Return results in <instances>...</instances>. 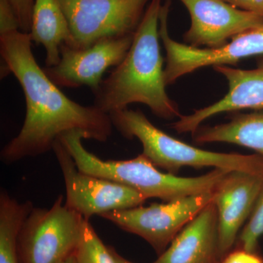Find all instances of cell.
Returning <instances> with one entry per match:
<instances>
[{
  "label": "cell",
  "mask_w": 263,
  "mask_h": 263,
  "mask_svg": "<svg viewBox=\"0 0 263 263\" xmlns=\"http://www.w3.org/2000/svg\"><path fill=\"white\" fill-rule=\"evenodd\" d=\"M134 34L105 38L86 48H74L62 44L60 61L45 72L59 87L86 86L92 92L98 90L104 73L122 62L131 47Z\"/></svg>",
  "instance_id": "30bf717a"
},
{
  "label": "cell",
  "mask_w": 263,
  "mask_h": 263,
  "mask_svg": "<svg viewBox=\"0 0 263 263\" xmlns=\"http://www.w3.org/2000/svg\"><path fill=\"white\" fill-rule=\"evenodd\" d=\"M18 17L21 32L29 33L32 27V18L34 0H8Z\"/></svg>",
  "instance_id": "ffe728a7"
},
{
  "label": "cell",
  "mask_w": 263,
  "mask_h": 263,
  "mask_svg": "<svg viewBox=\"0 0 263 263\" xmlns=\"http://www.w3.org/2000/svg\"><path fill=\"white\" fill-rule=\"evenodd\" d=\"M219 263H263V258L257 252H248L235 248Z\"/></svg>",
  "instance_id": "7402d4cb"
},
{
  "label": "cell",
  "mask_w": 263,
  "mask_h": 263,
  "mask_svg": "<svg viewBox=\"0 0 263 263\" xmlns=\"http://www.w3.org/2000/svg\"><path fill=\"white\" fill-rule=\"evenodd\" d=\"M20 31L18 17L8 0H0V35Z\"/></svg>",
  "instance_id": "44dd1931"
},
{
  "label": "cell",
  "mask_w": 263,
  "mask_h": 263,
  "mask_svg": "<svg viewBox=\"0 0 263 263\" xmlns=\"http://www.w3.org/2000/svg\"><path fill=\"white\" fill-rule=\"evenodd\" d=\"M263 235V179L253 211L237 239L236 249L257 252L259 238Z\"/></svg>",
  "instance_id": "d6986e66"
},
{
  "label": "cell",
  "mask_w": 263,
  "mask_h": 263,
  "mask_svg": "<svg viewBox=\"0 0 263 263\" xmlns=\"http://www.w3.org/2000/svg\"><path fill=\"white\" fill-rule=\"evenodd\" d=\"M73 45L86 48L105 38L134 34L151 0H60Z\"/></svg>",
  "instance_id": "8992f818"
},
{
  "label": "cell",
  "mask_w": 263,
  "mask_h": 263,
  "mask_svg": "<svg viewBox=\"0 0 263 263\" xmlns=\"http://www.w3.org/2000/svg\"><path fill=\"white\" fill-rule=\"evenodd\" d=\"M32 202H19L5 190L0 193V263H20L18 238L24 221L34 209Z\"/></svg>",
  "instance_id": "e0dca14e"
},
{
  "label": "cell",
  "mask_w": 263,
  "mask_h": 263,
  "mask_svg": "<svg viewBox=\"0 0 263 263\" xmlns=\"http://www.w3.org/2000/svg\"><path fill=\"white\" fill-rule=\"evenodd\" d=\"M171 5V0L162 4L159 24V34L166 51L164 77L167 86L202 67L235 65L243 59L263 56V26L240 33L219 48H196L177 42L170 36L167 27Z\"/></svg>",
  "instance_id": "52a82bcc"
},
{
  "label": "cell",
  "mask_w": 263,
  "mask_h": 263,
  "mask_svg": "<svg viewBox=\"0 0 263 263\" xmlns=\"http://www.w3.org/2000/svg\"><path fill=\"white\" fill-rule=\"evenodd\" d=\"M57 263H76L75 254H70L68 257H66V258L62 259L60 262Z\"/></svg>",
  "instance_id": "d4e9b609"
},
{
  "label": "cell",
  "mask_w": 263,
  "mask_h": 263,
  "mask_svg": "<svg viewBox=\"0 0 263 263\" xmlns=\"http://www.w3.org/2000/svg\"><path fill=\"white\" fill-rule=\"evenodd\" d=\"M229 4L263 17V0H224Z\"/></svg>",
  "instance_id": "603a6c76"
},
{
  "label": "cell",
  "mask_w": 263,
  "mask_h": 263,
  "mask_svg": "<svg viewBox=\"0 0 263 263\" xmlns=\"http://www.w3.org/2000/svg\"><path fill=\"white\" fill-rule=\"evenodd\" d=\"M32 43L30 34L19 30L0 35L4 72L13 74L26 101L23 126L1 151V160L10 164L43 155L71 132L82 133L85 139L108 141L114 128L110 115L67 98L38 65Z\"/></svg>",
  "instance_id": "6da1fadb"
},
{
  "label": "cell",
  "mask_w": 263,
  "mask_h": 263,
  "mask_svg": "<svg viewBox=\"0 0 263 263\" xmlns=\"http://www.w3.org/2000/svg\"><path fill=\"white\" fill-rule=\"evenodd\" d=\"M228 81L229 90L216 103L195 110L190 115L181 116L171 127L179 134L193 135L202 122L217 114L242 110H263V56L257 67L251 70L233 68L228 65L213 67Z\"/></svg>",
  "instance_id": "4fadbf2b"
},
{
  "label": "cell",
  "mask_w": 263,
  "mask_h": 263,
  "mask_svg": "<svg viewBox=\"0 0 263 263\" xmlns=\"http://www.w3.org/2000/svg\"><path fill=\"white\" fill-rule=\"evenodd\" d=\"M180 1L191 18L183 41L193 47H221L240 33L263 26V17L239 9L224 0Z\"/></svg>",
  "instance_id": "8fae6325"
},
{
  "label": "cell",
  "mask_w": 263,
  "mask_h": 263,
  "mask_svg": "<svg viewBox=\"0 0 263 263\" xmlns=\"http://www.w3.org/2000/svg\"><path fill=\"white\" fill-rule=\"evenodd\" d=\"M85 219L60 195L50 209L34 208L18 238L20 263H57L75 252Z\"/></svg>",
  "instance_id": "5b68a950"
},
{
  "label": "cell",
  "mask_w": 263,
  "mask_h": 263,
  "mask_svg": "<svg viewBox=\"0 0 263 263\" xmlns=\"http://www.w3.org/2000/svg\"><path fill=\"white\" fill-rule=\"evenodd\" d=\"M74 254L76 263H117L112 247L104 245L89 220L86 219Z\"/></svg>",
  "instance_id": "ac0fdd59"
},
{
  "label": "cell",
  "mask_w": 263,
  "mask_h": 263,
  "mask_svg": "<svg viewBox=\"0 0 263 263\" xmlns=\"http://www.w3.org/2000/svg\"><path fill=\"white\" fill-rule=\"evenodd\" d=\"M32 42L46 49V67H53L60 61L62 44L72 47L73 38L60 0H34L32 27Z\"/></svg>",
  "instance_id": "9a60e30c"
},
{
  "label": "cell",
  "mask_w": 263,
  "mask_h": 263,
  "mask_svg": "<svg viewBox=\"0 0 263 263\" xmlns=\"http://www.w3.org/2000/svg\"><path fill=\"white\" fill-rule=\"evenodd\" d=\"M263 174L228 171L212 190L213 202L219 221L220 261L232 251L238 233L245 227L258 197Z\"/></svg>",
  "instance_id": "7c38bea8"
},
{
  "label": "cell",
  "mask_w": 263,
  "mask_h": 263,
  "mask_svg": "<svg viewBox=\"0 0 263 263\" xmlns=\"http://www.w3.org/2000/svg\"><path fill=\"white\" fill-rule=\"evenodd\" d=\"M53 151L61 168L66 189V206L86 220L95 215L141 206L147 198L123 183L81 172L60 138Z\"/></svg>",
  "instance_id": "9c48e42d"
},
{
  "label": "cell",
  "mask_w": 263,
  "mask_h": 263,
  "mask_svg": "<svg viewBox=\"0 0 263 263\" xmlns=\"http://www.w3.org/2000/svg\"><path fill=\"white\" fill-rule=\"evenodd\" d=\"M197 144L228 143L246 147L263 156V110L235 114L229 122L200 125L193 134Z\"/></svg>",
  "instance_id": "2e32d148"
},
{
  "label": "cell",
  "mask_w": 263,
  "mask_h": 263,
  "mask_svg": "<svg viewBox=\"0 0 263 263\" xmlns=\"http://www.w3.org/2000/svg\"><path fill=\"white\" fill-rule=\"evenodd\" d=\"M112 251H113L114 255V257H115L116 260H117V263H133L129 262L127 259H124V257L120 255V254H118L114 248H112Z\"/></svg>",
  "instance_id": "cb8c5ba5"
},
{
  "label": "cell",
  "mask_w": 263,
  "mask_h": 263,
  "mask_svg": "<svg viewBox=\"0 0 263 263\" xmlns=\"http://www.w3.org/2000/svg\"><path fill=\"white\" fill-rule=\"evenodd\" d=\"M60 139L81 172L127 185L147 199L156 197L169 202L212 192L230 171L214 168L197 177H181L161 172L142 153L132 160H103L84 148V136L79 132L67 133Z\"/></svg>",
  "instance_id": "3957f363"
},
{
  "label": "cell",
  "mask_w": 263,
  "mask_h": 263,
  "mask_svg": "<svg viewBox=\"0 0 263 263\" xmlns=\"http://www.w3.org/2000/svg\"><path fill=\"white\" fill-rule=\"evenodd\" d=\"M112 124L124 138H138L143 154L155 167L176 175L183 167H214L263 174V156L210 152L191 146L155 127L140 110L128 108L109 114Z\"/></svg>",
  "instance_id": "277c9868"
},
{
  "label": "cell",
  "mask_w": 263,
  "mask_h": 263,
  "mask_svg": "<svg viewBox=\"0 0 263 263\" xmlns=\"http://www.w3.org/2000/svg\"><path fill=\"white\" fill-rule=\"evenodd\" d=\"M212 200V191L148 207L115 210L100 216L124 231L141 237L160 256L186 224Z\"/></svg>",
  "instance_id": "ba28073f"
},
{
  "label": "cell",
  "mask_w": 263,
  "mask_h": 263,
  "mask_svg": "<svg viewBox=\"0 0 263 263\" xmlns=\"http://www.w3.org/2000/svg\"><path fill=\"white\" fill-rule=\"evenodd\" d=\"M162 1L151 0L127 55L93 92L94 105L102 111L110 114L130 104L142 103L162 119L182 116L166 91L159 42Z\"/></svg>",
  "instance_id": "7a4b0ae2"
},
{
  "label": "cell",
  "mask_w": 263,
  "mask_h": 263,
  "mask_svg": "<svg viewBox=\"0 0 263 263\" xmlns=\"http://www.w3.org/2000/svg\"><path fill=\"white\" fill-rule=\"evenodd\" d=\"M219 221L213 200L203 208L153 263H219Z\"/></svg>",
  "instance_id": "5bb4252c"
}]
</instances>
